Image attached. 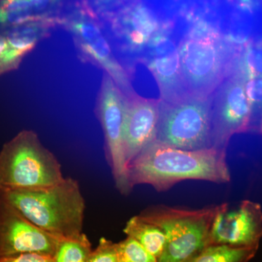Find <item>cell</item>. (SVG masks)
<instances>
[{
  "label": "cell",
  "instance_id": "obj_5",
  "mask_svg": "<svg viewBox=\"0 0 262 262\" xmlns=\"http://www.w3.org/2000/svg\"><path fill=\"white\" fill-rule=\"evenodd\" d=\"M155 141L184 150L215 147L210 98L189 95L173 103L160 101Z\"/></svg>",
  "mask_w": 262,
  "mask_h": 262
},
{
  "label": "cell",
  "instance_id": "obj_23",
  "mask_svg": "<svg viewBox=\"0 0 262 262\" xmlns=\"http://www.w3.org/2000/svg\"><path fill=\"white\" fill-rule=\"evenodd\" d=\"M0 262H55L53 256L40 253H23L0 258Z\"/></svg>",
  "mask_w": 262,
  "mask_h": 262
},
{
  "label": "cell",
  "instance_id": "obj_4",
  "mask_svg": "<svg viewBox=\"0 0 262 262\" xmlns=\"http://www.w3.org/2000/svg\"><path fill=\"white\" fill-rule=\"evenodd\" d=\"M218 207L191 210L159 206L141 212V218L158 226L165 235V249L158 262H191L209 246Z\"/></svg>",
  "mask_w": 262,
  "mask_h": 262
},
{
  "label": "cell",
  "instance_id": "obj_13",
  "mask_svg": "<svg viewBox=\"0 0 262 262\" xmlns=\"http://www.w3.org/2000/svg\"><path fill=\"white\" fill-rule=\"evenodd\" d=\"M149 68L159 84L162 102H176L190 95L185 91L187 88L183 80L179 50L155 58L150 62Z\"/></svg>",
  "mask_w": 262,
  "mask_h": 262
},
{
  "label": "cell",
  "instance_id": "obj_10",
  "mask_svg": "<svg viewBox=\"0 0 262 262\" xmlns=\"http://www.w3.org/2000/svg\"><path fill=\"white\" fill-rule=\"evenodd\" d=\"M213 125L214 146L222 149H226L234 134L252 128L251 108L242 77H233L221 90L213 113Z\"/></svg>",
  "mask_w": 262,
  "mask_h": 262
},
{
  "label": "cell",
  "instance_id": "obj_21",
  "mask_svg": "<svg viewBox=\"0 0 262 262\" xmlns=\"http://www.w3.org/2000/svg\"><path fill=\"white\" fill-rule=\"evenodd\" d=\"M245 91L249 103L250 108H251L252 127H254L256 119L258 117L260 118V126H261L262 122L261 77L251 79V80H248L247 82H245Z\"/></svg>",
  "mask_w": 262,
  "mask_h": 262
},
{
  "label": "cell",
  "instance_id": "obj_1",
  "mask_svg": "<svg viewBox=\"0 0 262 262\" xmlns=\"http://www.w3.org/2000/svg\"><path fill=\"white\" fill-rule=\"evenodd\" d=\"M130 187L149 184L157 191H166L184 180L224 184L231 177L226 149H177L154 141L129 165Z\"/></svg>",
  "mask_w": 262,
  "mask_h": 262
},
{
  "label": "cell",
  "instance_id": "obj_20",
  "mask_svg": "<svg viewBox=\"0 0 262 262\" xmlns=\"http://www.w3.org/2000/svg\"><path fill=\"white\" fill-rule=\"evenodd\" d=\"M117 248L120 261L158 262L153 255L132 237H127L126 239L117 244Z\"/></svg>",
  "mask_w": 262,
  "mask_h": 262
},
{
  "label": "cell",
  "instance_id": "obj_22",
  "mask_svg": "<svg viewBox=\"0 0 262 262\" xmlns=\"http://www.w3.org/2000/svg\"><path fill=\"white\" fill-rule=\"evenodd\" d=\"M88 262H120L117 244L102 237L96 249L91 253Z\"/></svg>",
  "mask_w": 262,
  "mask_h": 262
},
{
  "label": "cell",
  "instance_id": "obj_3",
  "mask_svg": "<svg viewBox=\"0 0 262 262\" xmlns=\"http://www.w3.org/2000/svg\"><path fill=\"white\" fill-rule=\"evenodd\" d=\"M63 179L59 162L34 131H20L0 151V192L43 189Z\"/></svg>",
  "mask_w": 262,
  "mask_h": 262
},
{
  "label": "cell",
  "instance_id": "obj_11",
  "mask_svg": "<svg viewBox=\"0 0 262 262\" xmlns=\"http://www.w3.org/2000/svg\"><path fill=\"white\" fill-rule=\"evenodd\" d=\"M67 21V25L75 34L76 42L84 56L105 69L107 75L127 98L135 96L126 72L114 56L110 44L94 20V16L82 13Z\"/></svg>",
  "mask_w": 262,
  "mask_h": 262
},
{
  "label": "cell",
  "instance_id": "obj_24",
  "mask_svg": "<svg viewBox=\"0 0 262 262\" xmlns=\"http://www.w3.org/2000/svg\"><path fill=\"white\" fill-rule=\"evenodd\" d=\"M258 131H259V132L261 133V134H262V122L261 124V126H260V128H259V130H258Z\"/></svg>",
  "mask_w": 262,
  "mask_h": 262
},
{
  "label": "cell",
  "instance_id": "obj_7",
  "mask_svg": "<svg viewBox=\"0 0 262 262\" xmlns=\"http://www.w3.org/2000/svg\"><path fill=\"white\" fill-rule=\"evenodd\" d=\"M181 70L189 94L209 97L222 79L224 56L208 38H189L179 50Z\"/></svg>",
  "mask_w": 262,
  "mask_h": 262
},
{
  "label": "cell",
  "instance_id": "obj_12",
  "mask_svg": "<svg viewBox=\"0 0 262 262\" xmlns=\"http://www.w3.org/2000/svg\"><path fill=\"white\" fill-rule=\"evenodd\" d=\"M160 117V101L136 95L127 98L123 140L127 167L156 140Z\"/></svg>",
  "mask_w": 262,
  "mask_h": 262
},
{
  "label": "cell",
  "instance_id": "obj_17",
  "mask_svg": "<svg viewBox=\"0 0 262 262\" xmlns=\"http://www.w3.org/2000/svg\"><path fill=\"white\" fill-rule=\"evenodd\" d=\"M92 251L89 237L82 233L60 239L53 259L55 262H88Z\"/></svg>",
  "mask_w": 262,
  "mask_h": 262
},
{
  "label": "cell",
  "instance_id": "obj_8",
  "mask_svg": "<svg viewBox=\"0 0 262 262\" xmlns=\"http://www.w3.org/2000/svg\"><path fill=\"white\" fill-rule=\"evenodd\" d=\"M262 237V209L259 203L241 201L230 206L219 205L211 231L209 244L258 249Z\"/></svg>",
  "mask_w": 262,
  "mask_h": 262
},
{
  "label": "cell",
  "instance_id": "obj_19",
  "mask_svg": "<svg viewBox=\"0 0 262 262\" xmlns=\"http://www.w3.org/2000/svg\"><path fill=\"white\" fill-rule=\"evenodd\" d=\"M27 54L25 48L8 35L0 34V75L16 70Z\"/></svg>",
  "mask_w": 262,
  "mask_h": 262
},
{
  "label": "cell",
  "instance_id": "obj_6",
  "mask_svg": "<svg viewBox=\"0 0 262 262\" xmlns=\"http://www.w3.org/2000/svg\"><path fill=\"white\" fill-rule=\"evenodd\" d=\"M127 96L111 77H103L98 95L97 113L103 127L106 156L117 189L127 194L133 189L128 179V167L124 150L123 125Z\"/></svg>",
  "mask_w": 262,
  "mask_h": 262
},
{
  "label": "cell",
  "instance_id": "obj_2",
  "mask_svg": "<svg viewBox=\"0 0 262 262\" xmlns=\"http://www.w3.org/2000/svg\"><path fill=\"white\" fill-rule=\"evenodd\" d=\"M0 199L58 238L82 233L85 202L75 179L64 178L56 185L34 190L0 192Z\"/></svg>",
  "mask_w": 262,
  "mask_h": 262
},
{
  "label": "cell",
  "instance_id": "obj_18",
  "mask_svg": "<svg viewBox=\"0 0 262 262\" xmlns=\"http://www.w3.org/2000/svg\"><path fill=\"white\" fill-rule=\"evenodd\" d=\"M128 39L134 46L144 45L155 29V21L143 8H134L129 14Z\"/></svg>",
  "mask_w": 262,
  "mask_h": 262
},
{
  "label": "cell",
  "instance_id": "obj_15",
  "mask_svg": "<svg viewBox=\"0 0 262 262\" xmlns=\"http://www.w3.org/2000/svg\"><path fill=\"white\" fill-rule=\"evenodd\" d=\"M123 232L134 238L158 259L165 249L166 239L158 226L143 220L139 215L127 221Z\"/></svg>",
  "mask_w": 262,
  "mask_h": 262
},
{
  "label": "cell",
  "instance_id": "obj_14",
  "mask_svg": "<svg viewBox=\"0 0 262 262\" xmlns=\"http://www.w3.org/2000/svg\"><path fill=\"white\" fill-rule=\"evenodd\" d=\"M54 2L6 1L0 3V23L8 24H47L57 19L51 17Z\"/></svg>",
  "mask_w": 262,
  "mask_h": 262
},
{
  "label": "cell",
  "instance_id": "obj_16",
  "mask_svg": "<svg viewBox=\"0 0 262 262\" xmlns=\"http://www.w3.org/2000/svg\"><path fill=\"white\" fill-rule=\"evenodd\" d=\"M257 251L256 248L211 245L191 262H248L254 257Z\"/></svg>",
  "mask_w": 262,
  "mask_h": 262
},
{
  "label": "cell",
  "instance_id": "obj_9",
  "mask_svg": "<svg viewBox=\"0 0 262 262\" xmlns=\"http://www.w3.org/2000/svg\"><path fill=\"white\" fill-rule=\"evenodd\" d=\"M59 239L39 229L0 199V258L23 253L53 256Z\"/></svg>",
  "mask_w": 262,
  "mask_h": 262
},
{
  "label": "cell",
  "instance_id": "obj_25",
  "mask_svg": "<svg viewBox=\"0 0 262 262\" xmlns=\"http://www.w3.org/2000/svg\"><path fill=\"white\" fill-rule=\"evenodd\" d=\"M120 262H127V261H120Z\"/></svg>",
  "mask_w": 262,
  "mask_h": 262
}]
</instances>
